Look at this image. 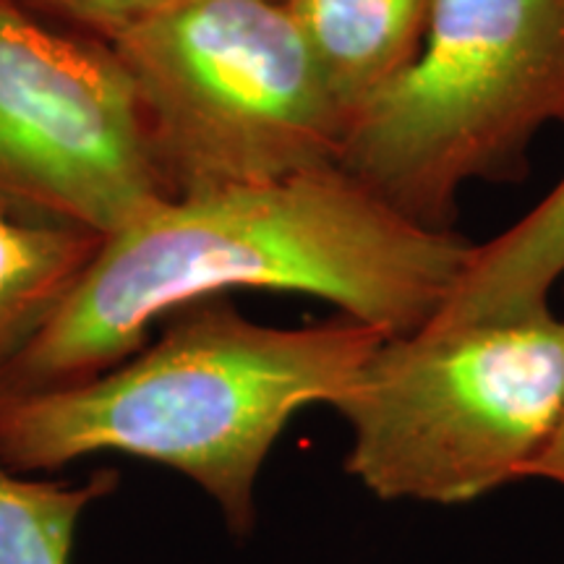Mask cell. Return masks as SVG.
<instances>
[{"label": "cell", "instance_id": "obj_1", "mask_svg": "<svg viewBox=\"0 0 564 564\" xmlns=\"http://www.w3.org/2000/svg\"><path fill=\"white\" fill-rule=\"evenodd\" d=\"M474 249L340 165L171 194L105 238L47 327L0 373V398L100 377L137 356L162 316L228 291L314 295L387 337L419 333Z\"/></svg>", "mask_w": 564, "mask_h": 564}, {"label": "cell", "instance_id": "obj_2", "mask_svg": "<svg viewBox=\"0 0 564 564\" xmlns=\"http://www.w3.org/2000/svg\"><path fill=\"white\" fill-rule=\"evenodd\" d=\"M175 314L158 343L100 377L0 398V463L30 474L126 453L167 465L246 535L259 470L282 429L301 408L333 405L387 335L350 316L267 327L215 299Z\"/></svg>", "mask_w": 564, "mask_h": 564}, {"label": "cell", "instance_id": "obj_3", "mask_svg": "<svg viewBox=\"0 0 564 564\" xmlns=\"http://www.w3.org/2000/svg\"><path fill=\"white\" fill-rule=\"evenodd\" d=\"M333 408L345 468L379 499L463 505L525 481L564 408V319L552 306L384 337Z\"/></svg>", "mask_w": 564, "mask_h": 564}, {"label": "cell", "instance_id": "obj_4", "mask_svg": "<svg viewBox=\"0 0 564 564\" xmlns=\"http://www.w3.org/2000/svg\"><path fill=\"white\" fill-rule=\"evenodd\" d=\"M108 47L173 194L340 165L348 112L282 0H175Z\"/></svg>", "mask_w": 564, "mask_h": 564}, {"label": "cell", "instance_id": "obj_5", "mask_svg": "<svg viewBox=\"0 0 564 564\" xmlns=\"http://www.w3.org/2000/svg\"><path fill=\"white\" fill-rule=\"evenodd\" d=\"M564 121V0H432L413 61L352 110L340 167L447 230L468 181Z\"/></svg>", "mask_w": 564, "mask_h": 564}, {"label": "cell", "instance_id": "obj_6", "mask_svg": "<svg viewBox=\"0 0 564 564\" xmlns=\"http://www.w3.org/2000/svg\"><path fill=\"white\" fill-rule=\"evenodd\" d=\"M165 196L116 53L0 0V204L108 238Z\"/></svg>", "mask_w": 564, "mask_h": 564}, {"label": "cell", "instance_id": "obj_7", "mask_svg": "<svg viewBox=\"0 0 564 564\" xmlns=\"http://www.w3.org/2000/svg\"><path fill=\"white\" fill-rule=\"evenodd\" d=\"M348 112L398 76L426 30L432 0H282Z\"/></svg>", "mask_w": 564, "mask_h": 564}, {"label": "cell", "instance_id": "obj_8", "mask_svg": "<svg viewBox=\"0 0 564 564\" xmlns=\"http://www.w3.org/2000/svg\"><path fill=\"white\" fill-rule=\"evenodd\" d=\"M564 280V178L489 243L476 246L444 306L421 329L507 319L549 306L556 282Z\"/></svg>", "mask_w": 564, "mask_h": 564}, {"label": "cell", "instance_id": "obj_9", "mask_svg": "<svg viewBox=\"0 0 564 564\" xmlns=\"http://www.w3.org/2000/svg\"><path fill=\"white\" fill-rule=\"evenodd\" d=\"M105 238L53 220H26L0 204V373L30 348Z\"/></svg>", "mask_w": 564, "mask_h": 564}, {"label": "cell", "instance_id": "obj_10", "mask_svg": "<svg viewBox=\"0 0 564 564\" xmlns=\"http://www.w3.org/2000/svg\"><path fill=\"white\" fill-rule=\"evenodd\" d=\"M116 486V470H97L84 486H63L26 481L0 463V564H68L82 512Z\"/></svg>", "mask_w": 564, "mask_h": 564}, {"label": "cell", "instance_id": "obj_11", "mask_svg": "<svg viewBox=\"0 0 564 564\" xmlns=\"http://www.w3.org/2000/svg\"><path fill=\"white\" fill-rule=\"evenodd\" d=\"M34 3L66 13L79 24L112 40L129 26L150 19L152 13L173 6L175 0H34Z\"/></svg>", "mask_w": 564, "mask_h": 564}, {"label": "cell", "instance_id": "obj_12", "mask_svg": "<svg viewBox=\"0 0 564 564\" xmlns=\"http://www.w3.org/2000/svg\"><path fill=\"white\" fill-rule=\"evenodd\" d=\"M525 478H544V481L564 486V408L544 449L528 465Z\"/></svg>", "mask_w": 564, "mask_h": 564}, {"label": "cell", "instance_id": "obj_13", "mask_svg": "<svg viewBox=\"0 0 564 564\" xmlns=\"http://www.w3.org/2000/svg\"><path fill=\"white\" fill-rule=\"evenodd\" d=\"M562 282H564V280H562Z\"/></svg>", "mask_w": 564, "mask_h": 564}]
</instances>
